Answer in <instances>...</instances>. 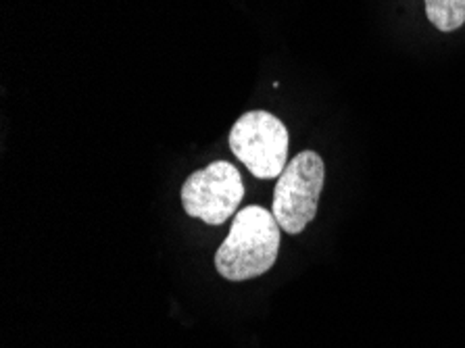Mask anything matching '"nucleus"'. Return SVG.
<instances>
[{"label":"nucleus","instance_id":"1","mask_svg":"<svg viewBox=\"0 0 465 348\" xmlns=\"http://www.w3.org/2000/svg\"><path fill=\"white\" fill-rule=\"evenodd\" d=\"M280 224L272 211L251 204L236 213L228 238L215 253V269L230 282L259 278L276 265Z\"/></svg>","mask_w":465,"mask_h":348},{"label":"nucleus","instance_id":"5","mask_svg":"<svg viewBox=\"0 0 465 348\" xmlns=\"http://www.w3.org/2000/svg\"><path fill=\"white\" fill-rule=\"evenodd\" d=\"M426 17L436 30L455 32L465 24V0H424Z\"/></svg>","mask_w":465,"mask_h":348},{"label":"nucleus","instance_id":"4","mask_svg":"<svg viewBox=\"0 0 465 348\" xmlns=\"http://www.w3.org/2000/svg\"><path fill=\"white\" fill-rule=\"evenodd\" d=\"M244 198L241 172L228 161H215L190 174L182 186V207L207 225H222Z\"/></svg>","mask_w":465,"mask_h":348},{"label":"nucleus","instance_id":"3","mask_svg":"<svg viewBox=\"0 0 465 348\" xmlns=\"http://www.w3.org/2000/svg\"><path fill=\"white\" fill-rule=\"evenodd\" d=\"M230 148L259 180H273L286 169L288 130L267 111H249L230 130Z\"/></svg>","mask_w":465,"mask_h":348},{"label":"nucleus","instance_id":"2","mask_svg":"<svg viewBox=\"0 0 465 348\" xmlns=\"http://www.w3.org/2000/svg\"><path fill=\"white\" fill-rule=\"evenodd\" d=\"M326 182V167L317 153L302 151L288 163L273 190L272 213L282 230L297 236L313 222Z\"/></svg>","mask_w":465,"mask_h":348}]
</instances>
